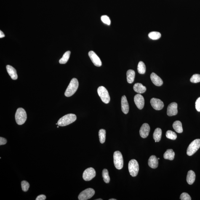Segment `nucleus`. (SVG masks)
<instances>
[{
    "label": "nucleus",
    "mask_w": 200,
    "mask_h": 200,
    "mask_svg": "<svg viewBox=\"0 0 200 200\" xmlns=\"http://www.w3.org/2000/svg\"><path fill=\"white\" fill-rule=\"evenodd\" d=\"M6 143H7V140L5 138L2 137H0V145H5Z\"/></svg>",
    "instance_id": "c9c22d12"
},
{
    "label": "nucleus",
    "mask_w": 200,
    "mask_h": 200,
    "mask_svg": "<svg viewBox=\"0 0 200 200\" xmlns=\"http://www.w3.org/2000/svg\"><path fill=\"white\" fill-rule=\"evenodd\" d=\"M101 20L103 23L107 25H109L110 23H111V21H110L109 17L106 15L102 16L101 17Z\"/></svg>",
    "instance_id": "473e14b6"
},
{
    "label": "nucleus",
    "mask_w": 200,
    "mask_h": 200,
    "mask_svg": "<svg viewBox=\"0 0 200 200\" xmlns=\"http://www.w3.org/2000/svg\"><path fill=\"white\" fill-rule=\"evenodd\" d=\"M180 199L181 200H191V198L189 195L186 193H182L180 195Z\"/></svg>",
    "instance_id": "72a5a7b5"
},
{
    "label": "nucleus",
    "mask_w": 200,
    "mask_h": 200,
    "mask_svg": "<svg viewBox=\"0 0 200 200\" xmlns=\"http://www.w3.org/2000/svg\"><path fill=\"white\" fill-rule=\"evenodd\" d=\"M162 131L159 128H157L155 129L153 134V138L155 140V142H159L161 140Z\"/></svg>",
    "instance_id": "5701e85b"
},
{
    "label": "nucleus",
    "mask_w": 200,
    "mask_h": 200,
    "mask_svg": "<svg viewBox=\"0 0 200 200\" xmlns=\"http://www.w3.org/2000/svg\"><path fill=\"white\" fill-rule=\"evenodd\" d=\"M150 131L149 125L146 123L143 124L140 129V135L142 138H145L148 137Z\"/></svg>",
    "instance_id": "4468645a"
},
{
    "label": "nucleus",
    "mask_w": 200,
    "mask_h": 200,
    "mask_svg": "<svg viewBox=\"0 0 200 200\" xmlns=\"http://www.w3.org/2000/svg\"><path fill=\"white\" fill-rule=\"evenodd\" d=\"M57 128H59V126H57Z\"/></svg>",
    "instance_id": "79ce46f5"
},
{
    "label": "nucleus",
    "mask_w": 200,
    "mask_h": 200,
    "mask_svg": "<svg viewBox=\"0 0 200 200\" xmlns=\"http://www.w3.org/2000/svg\"><path fill=\"white\" fill-rule=\"evenodd\" d=\"M95 191L92 188H88L81 192L78 196L79 200H87L90 199L95 195Z\"/></svg>",
    "instance_id": "6e6552de"
},
{
    "label": "nucleus",
    "mask_w": 200,
    "mask_h": 200,
    "mask_svg": "<svg viewBox=\"0 0 200 200\" xmlns=\"http://www.w3.org/2000/svg\"><path fill=\"white\" fill-rule=\"evenodd\" d=\"M200 147V139H196L190 144L187 150V154L191 156L196 153Z\"/></svg>",
    "instance_id": "423d86ee"
},
{
    "label": "nucleus",
    "mask_w": 200,
    "mask_h": 200,
    "mask_svg": "<svg viewBox=\"0 0 200 200\" xmlns=\"http://www.w3.org/2000/svg\"><path fill=\"white\" fill-rule=\"evenodd\" d=\"M150 103L152 107L155 110H159L162 109L164 107V104L159 99L153 98L150 100Z\"/></svg>",
    "instance_id": "9b49d317"
},
{
    "label": "nucleus",
    "mask_w": 200,
    "mask_h": 200,
    "mask_svg": "<svg viewBox=\"0 0 200 200\" xmlns=\"http://www.w3.org/2000/svg\"><path fill=\"white\" fill-rule=\"evenodd\" d=\"M149 166L152 168L156 169L158 167V159L155 155H152L148 160Z\"/></svg>",
    "instance_id": "a211bd4d"
},
{
    "label": "nucleus",
    "mask_w": 200,
    "mask_h": 200,
    "mask_svg": "<svg viewBox=\"0 0 200 200\" xmlns=\"http://www.w3.org/2000/svg\"><path fill=\"white\" fill-rule=\"evenodd\" d=\"M128 169L129 173L132 177H135L137 175L139 171V165L137 160L132 159L129 162Z\"/></svg>",
    "instance_id": "0eeeda50"
},
{
    "label": "nucleus",
    "mask_w": 200,
    "mask_h": 200,
    "mask_svg": "<svg viewBox=\"0 0 200 200\" xmlns=\"http://www.w3.org/2000/svg\"><path fill=\"white\" fill-rule=\"evenodd\" d=\"M97 93L101 99L102 101L106 104L109 103L110 97L108 91L103 86H100L97 89Z\"/></svg>",
    "instance_id": "39448f33"
},
{
    "label": "nucleus",
    "mask_w": 200,
    "mask_h": 200,
    "mask_svg": "<svg viewBox=\"0 0 200 200\" xmlns=\"http://www.w3.org/2000/svg\"><path fill=\"white\" fill-rule=\"evenodd\" d=\"M96 171L93 168H89L86 169L83 174V178L86 181H88L93 179L96 176Z\"/></svg>",
    "instance_id": "1a4fd4ad"
},
{
    "label": "nucleus",
    "mask_w": 200,
    "mask_h": 200,
    "mask_svg": "<svg viewBox=\"0 0 200 200\" xmlns=\"http://www.w3.org/2000/svg\"><path fill=\"white\" fill-rule=\"evenodd\" d=\"M150 78L152 82L155 85L160 86L162 85L163 82L162 79L155 73H152L150 75Z\"/></svg>",
    "instance_id": "dca6fc26"
},
{
    "label": "nucleus",
    "mask_w": 200,
    "mask_h": 200,
    "mask_svg": "<svg viewBox=\"0 0 200 200\" xmlns=\"http://www.w3.org/2000/svg\"><path fill=\"white\" fill-rule=\"evenodd\" d=\"M70 51H68L67 52H66L64 55L63 56V57L61 58L60 60H59V62L60 64H65L68 61L70 57Z\"/></svg>",
    "instance_id": "393cba45"
},
{
    "label": "nucleus",
    "mask_w": 200,
    "mask_h": 200,
    "mask_svg": "<svg viewBox=\"0 0 200 200\" xmlns=\"http://www.w3.org/2000/svg\"><path fill=\"white\" fill-rule=\"evenodd\" d=\"M21 186L22 190L26 192L28 191L29 188V184L26 181L23 180L21 182Z\"/></svg>",
    "instance_id": "7c9ffc66"
},
{
    "label": "nucleus",
    "mask_w": 200,
    "mask_h": 200,
    "mask_svg": "<svg viewBox=\"0 0 200 200\" xmlns=\"http://www.w3.org/2000/svg\"><path fill=\"white\" fill-rule=\"evenodd\" d=\"M175 153L172 149H168L164 153V159L172 161L175 158Z\"/></svg>",
    "instance_id": "4be33fe9"
},
{
    "label": "nucleus",
    "mask_w": 200,
    "mask_h": 200,
    "mask_svg": "<svg viewBox=\"0 0 200 200\" xmlns=\"http://www.w3.org/2000/svg\"><path fill=\"white\" fill-rule=\"evenodd\" d=\"M158 160H159V159H160V158H158Z\"/></svg>",
    "instance_id": "a19ab883"
},
{
    "label": "nucleus",
    "mask_w": 200,
    "mask_h": 200,
    "mask_svg": "<svg viewBox=\"0 0 200 200\" xmlns=\"http://www.w3.org/2000/svg\"><path fill=\"white\" fill-rule=\"evenodd\" d=\"M146 66L143 62L140 61L137 66V71L138 73L141 74H143L146 72Z\"/></svg>",
    "instance_id": "a878e982"
},
{
    "label": "nucleus",
    "mask_w": 200,
    "mask_h": 200,
    "mask_svg": "<svg viewBox=\"0 0 200 200\" xmlns=\"http://www.w3.org/2000/svg\"><path fill=\"white\" fill-rule=\"evenodd\" d=\"M76 115L74 114H68L61 118L57 122L59 126H65L69 125L74 122L76 120Z\"/></svg>",
    "instance_id": "f257e3e1"
},
{
    "label": "nucleus",
    "mask_w": 200,
    "mask_h": 200,
    "mask_svg": "<svg viewBox=\"0 0 200 200\" xmlns=\"http://www.w3.org/2000/svg\"><path fill=\"white\" fill-rule=\"evenodd\" d=\"M195 108L198 112H200V97L195 102Z\"/></svg>",
    "instance_id": "f704fd0d"
},
{
    "label": "nucleus",
    "mask_w": 200,
    "mask_h": 200,
    "mask_svg": "<svg viewBox=\"0 0 200 200\" xmlns=\"http://www.w3.org/2000/svg\"><path fill=\"white\" fill-rule=\"evenodd\" d=\"M134 89L135 92L141 94L145 92L146 88L140 83H136L134 86Z\"/></svg>",
    "instance_id": "6ab92c4d"
},
{
    "label": "nucleus",
    "mask_w": 200,
    "mask_h": 200,
    "mask_svg": "<svg viewBox=\"0 0 200 200\" xmlns=\"http://www.w3.org/2000/svg\"><path fill=\"white\" fill-rule=\"evenodd\" d=\"M102 177L103 180L106 183H108L110 180L109 175L108 171L106 169H104L102 171Z\"/></svg>",
    "instance_id": "c85d7f7f"
},
{
    "label": "nucleus",
    "mask_w": 200,
    "mask_h": 200,
    "mask_svg": "<svg viewBox=\"0 0 200 200\" xmlns=\"http://www.w3.org/2000/svg\"><path fill=\"white\" fill-rule=\"evenodd\" d=\"M121 108L124 114H128L129 111V105L125 95H124L122 97Z\"/></svg>",
    "instance_id": "2eb2a0df"
},
{
    "label": "nucleus",
    "mask_w": 200,
    "mask_h": 200,
    "mask_svg": "<svg viewBox=\"0 0 200 200\" xmlns=\"http://www.w3.org/2000/svg\"><path fill=\"white\" fill-rule=\"evenodd\" d=\"M46 199V196L44 195H41L38 196L36 198V200H45Z\"/></svg>",
    "instance_id": "e433bc0d"
},
{
    "label": "nucleus",
    "mask_w": 200,
    "mask_h": 200,
    "mask_svg": "<svg viewBox=\"0 0 200 200\" xmlns=\"http://www.w3.org/2000/svg\"><path fill=\"white\" fill-rule=\"evenodd\" d=\"M88 55L93 63L95 66L97 67L101 66L102 65L101 61L95 52L93 51H90L89 52Z\"/></svg>",
    "instance_id": "f8f14e48"
},
{
    "label": "nucleus",
    "mask_w": 200,
    "mask_h": 200,
    "mask_svg": "<svg viewBox=\"0 0 200 200\" xmlns=\"http://www.w3.org/2000/svg\"><path fill=\"white\" fill-rule=\"evenodd\" d=\"M195 177H196V175H195V172L192 170L189 171L186 177L187 183L189 185L192 184L195 182Z\"/></svg>",
    "instance_id": "aec40b11"
},
{
    "label": "nucleus",
    "mask_w": 200,
    "mask_h": 200,
    "mask_svg": "<svg viewBox=\"0 0 200 200\" xmlns=\"http://www.w3.org/2000/svg\"><path fill=\"white\" fill-rule=\"evenodd\" d=\"M79 86V82L76 78H73L67 88L65 93V95L66 97H70L72 96L76 92Z\"/></svg>",
    "instance_id": "f03ea898"
},
{
    "label": "nucleus",
    "mask_w": 200,
    "mask_h": 200,
    "mask_svg": "<svg viewBox=\"0 0 200 200\" xmlns=\"http://www.w3.org/2000/svg\"><path fill=\"white\" fill-rule=\"evenodd\" d=\"M190 81L193 83H197L200 82V75L195 74L192 76Z\"/></svg>",
    "instance_id": "2f4dec72"
},
{
    "label": "nucleus",
    "mask_w": 200,
    "mask_h": 200,
    "mask_svg": "<svg viewBox=\"0 0 200 200\" xmlns=\"http://www.w3.org/2000/svg\"><path fill=\"white\" fill-rule=\"evenodd\" d=\"M173 127L176 132L178 133H182L183 132L182 123L180 121H176L173 124Z\"/></svg>",
    "instance_id": "b1692460"
},
{
    "label": "nucleus",
    "mask_w": 200,
    "mask_h": 200,
    "mask_svg": "<svg viewBox=\"0 0 200 200\" xmlns=\"http://www.w3.org/2000/svg\"><path fill=\"white\" fill-rule=\"evenodd\" d=\"M113 161L115 167L119 170L121 169L124 166V159L121 152L115 151L113 154Z\"/></svg>",
    "instance_id": "20e7f679"
},
{
    "label": "nucleus",
    "mask_w": 200,
    "mask_h": 200,
    "mask_svg": "<svg viewBox=\"0 0 200 200\" xmlns=\"http://www.w3.org/2000/svg\"><path fill=\"white\" fill-rule=\"evenodd\" d=\"M161 33L158 32H152L148 34V36L150 39L152 40H158L161 37Z\"/></svg>",
    "instance_id": "cd10ccee"
},
{
    "label": "nucleus",
    "mask_w": 200,
    "mask_h": 200,
    "mask_svg": "<svg viewBox=\"0 0 200 200\" xmlns=\"http://www.w3.org/2000/svg\"><path fill=\"white\" fill-rule=\"evenodd\" d=\"M16 122L18 125H22L25 122L27 119V114L25 110L22 108H19L15 114Z\"/></svg>",
    "instance_id": "7ed1b4c3"
},
{
    "label": "nucleus",
    "mask_w": 200,
    "mask_h": 200,
    "mask_svg": "<svg viewBox=\"0 0 200 200\" xmlns=\"http://www.w3.org/2000/svg\"><path fill=\"white\" fill-rule=\"evenodd\" d=\"M5 36V35L4 34V33L1 30H0V38H4Z\"/></svg>",
    "instance_id": "4c0bfd02"
},
{
    "label": "nucleus",
    "mask_w": 200,
    "mask_h": 200,
    "mask_svg": "<svg viewBox=\"0 0 200 200\" xmlns=\"http://www.w3.org/2000/svg\"><path fill=\"white\" fill-rule=\"evenodd\" d=\"M134 102L139 109H142L145 105V100L143 96L140 94H137L134 97Z\"/></svg>",
    "instance_id": "9d476101"
},
{
    "label": "nucleus",
    "mask_w": 200,
    "mask_h": 200,
    "mask_svg": "<svg viewBox=\"0 0 200 200\" xmlns=\"http://www.w3.org/2000/svg\"><path fill=\"white\" fill-rule=\"evenodd\" d=\"M166 135L168 139L170 140H175L177 138V135L173 131L169 130L166 132Z\"/></svg>",
    "instance_id": "c756f323"
},
{
    "label": "nucleus",
    "mask_w": 200,
    "mask_h": 200,
    "mask_svg": "<svg viewBox=\"0 0 200 200\" xmlns=\"http://www.w3.org/2000/svg\"><path fill=\"white\" fill-rule=\"evenodd\" d=\"M106 132L105 129H101L99 132V138L101 143H103L105 141Z\"/></svg>",
    "instance_id": "bb28decb"
},
{
    "label": "nucleus",
    "mask_w": 200,
    "mask_h": 200,
    "mask_svg": "<svg viewBox=\"0 0 200 200\" xmlns=\"http://www.w3.org/2000/svg\"><path fill=\"white\" fill-rule=\"evenodd\" d=\"M116 200V199H109V200Z\"/></svg>",
    "instance_id": "58836bf2"
},
{
    "label": "nucleus",
    "mask_w": 200,
    "mask_h": 200,
    "mask_svg": "<svg viewBox=\"0 0 200 200\" xmlns=\"http://www.w3.org/2000/svg\"><path fill=\"white\" fill-rule=\"evenodd\" d=\"M127 80L129 84H132L134 82L135 79V73L134 70H128L127 73Z\"/></svg>",
    "instance_id": "412c9836"
},
{
    "label": "nucleus",
    "mask_w": 200,
    "mask_h": 200,
    "mask_svg": "<svg viewBox=\"0 0 200 200\" xmlns=\"http://www.w3.org/2000/svg\"><path fill=\"white\" fill-rule=\"evenodd\" d=\"M6 69L9 76L13 80H17V70L11 65L6 66Z\"/></svg>",
    "instance_id": "f3484780"
},
{
    "label": "nucleus",
    "mask_w": 200,
    "mask_h": 200,
    "mask_svg": "<svg viewBox=\"0 0 200 200\" xmlns=\"http://www.w3.org/2000/svg\"><path fill=\"white\" fill-rule=\"evenodd\" d=\"M103 200V199H96L95 200Z\"/></svg>",
    "instance_id": "ea45409f"
},
{
    "label": "nucleus",
    "mask_w": 200,
    "mask_h": 200,
    "mask_svg": "<svg viewBox=\"0 0 200 200\" xmlns=\"http://www.w3.org/2000/svg\"><path fill=\"white\" fill-rule=\"evenodd\" d=\"M177 104L176 102H172L168 105L167 108V114L168 116H172L177 114Z\"/></svg>",
    "instance_id": "ddd939ff"
}]
</instances>
